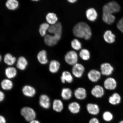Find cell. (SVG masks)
Wrapping results in <instances>:
<instances>
[{"mask_svg": "<svg viewBox=\"0 0 123 123\" xmlns=\"http://www.w3.org/2000/svg\"><path fill=\"white\" fill-rule=\"evenodd\" d=\"M74 35L77 37L89 40L91 37L92 32L89 26L86 23L80 22L78 23L73 29Z\"/></svg>", "mask_w": 123, "mask_h": 123, "instance_id": "obj_1", "label": "cell"}, {"mask_svg": "<svg viewBox=\"0 0 123 123\" xmlns=\"http://www.w3.org/2000/svg\"><path fill=\"white\" fill-rule=\"evenodd\" d=\"M21 113L26 120L29 122L35 119L36 118V113L33 109L30 107H23L21 110Z\"/></svg>", "mask_w": 123, "mask_h": 123, "instance_id": "obj_2", "label": "cell"}, {"mask_svg": "<svg viewBox=\"0 0 123 123\" xmlns=\"http://www.w3.org/2000/svg\"><path fill=\"white\" fill-rule=\"evenodd\" d=\"M78 57L77 54L74 50L67 52L64 56L66 62L69 65L74 66L78 63Z\"/></svg>", "mask_w": 123, "mask_h": 123, "instance_id": "obj_3", "label": "cell"}, {"mask_svg": "<svg viewBox=\"0 0 123 123\" xmlns=\"http://www.w3.org/2000/svg\"><path fill=\"white\" fill-rule=\"evenodd\" d=\"M120 9V7L117 3L115 1H112L104 6L103 11L110 12L113 14L119 12Z\"/></svg>", "mask_w": 123, "mask_h": 123, "instance_id": "obj_4", "label": "cell"}, {"mask_svg": "<svg viewBox=\"0 0 123 123\" xmlns=\"http://www.w3.org/2000/svg\"><path fill=\"white\" fill-rule=\"evenodd\" d=\"M85 70L84 66L78 63L73 66L72 70V74L76 78H80L83 74Z\"/></svg>", "mask_w": 123, "mask_h": 123, "instance_id": "obj_5", "label": "cell"}, {"mask_svg": "<svg viewBox=\"0 0 123 123\" xmlns=\"http://www.w3.org/2000/svg\"><path fill=\"white\" fill-rule=\"evenodd\" d=\"M62 29V26L61 23L58 22L50 26L48 29V31L55 36L61 37Z\"/></svg>", "mask_w": 123, "mask_h": 123, "instance_id": "obj_6", "label": "cell"}, {"mask_svg": "<svg viewBox=\"0 0 123 123\" xmlns=\"http://www.w3.org/2000/svg\"><path fill=\"white\" fill-rule=\"evenodd\" d=\"M87 77L90 81L96 82L101 78V73L99 71L96 69H92L87 73Z\"/></svg>", "mask_w": 123, "mask_h": 123, "instance_id": "obj_7", "label": "cell"}, {"mask_svg": "<svg viewBox=\"0 0 123 123\" xmlns=\"http://www.w3.org/2000/svg\"><path fill=\"white\" fill-rule=\"evenodd\" d=\"M61 38L53 35H48L44 37V41L47 45L52 46L56 45Z\"/></svg>", "mask_w": 123, "mask_h": 123, "instance_id": "obj_8", "label": "cell"}, {"mask_svg": "<svg viewBox=\"0 0 123 123\" xmlns=\"http://www.w3.org/2000/svg\"><path fill=\"white\" fill-rule=\"evenodd\" d=\"M100 70L101 74L104 76H108L112 74L114 68L110 63H105L101 64Z\"/></svg>", "mask_w": 123, "mask_h": 123, "instance_id": "obj_9", "label": "cell"}, {"mask_svg": "<svg viewBox=\"0 0 123 123\" xmlns=\"http://www.w3.org/2000/svg\"><path fill=\"white\" fill-rule=\"evenodd\" d=\"M74 95L77 99L79 100H84L86 99L87 96L86 90L84 87H78L74 91Z\"/></svg>", "mask_w": 123, "mask_h": 123, "instance_id": "obj_10", "label": "cell"}, {"mask_svg": "<svg viewBox=\"0 0 123 123\" xmlns=\"http://www.w3.org/2000/svg\"><path fill=\"white\" fill-rule=\"evenodd\" d=\"M91 93L92 96L95 97L100 98L104 96V91L103 88L101 86L97 85L92 89Z\"/></svg>", "mask_w": 123, "mask_h": 123, "instance_id": "obj_11", "label": "cell"}, {"mask_svg": "<svg viewBox=\"0 0 123 123\" xmlns=\"http://www.w3.org/2000/svg\"><path fill=\"white\" fill-rule=\"evenodd\" d=\"M117 82L113 78H109L106 79L104 82L105 88L107 90H113L116 88Z\"/></svg>", "mask_w": 123, "mask_h": 123, "instance_id": "obj_12", "label": "cell"}, {"mask_svg": "<svg viewBox=\"0 0 123 123\" xmlns=\"http://www.w3.org/2000/svg\"><path fill=\"white\" fill-rule=\"evenodd\" d=\"M87 112L90 115H96L99 114L100 112L99 108L97 104L93 103H89L86 106Z\"/></svg>", "mask_w": 123, "mask_h": 123, "instance_id": "obj_13", "label": "cell"}, {"mask_svg": "<svg viewBox=\"0 0 123 123\" xmlns=\"http://www.w3.org/2000/svg\"><path fill=\"white\" fill-rule=\"evenodd\" d=\"M39 102L40 105L44 109H48L50 107V98L47 95L43 94L41 95L39 98Z\"/></svg>", "mask_w": 123, "mask_h": 123, "instance_id": "obj_14", "label": "cell"}, {"mask_svg": "<svg viewBox=\"0 0 123 123\" xmlns=\"http://www.w3.org/2000/svg\"><path fill=\"white\" fill-rule=\"evenodd\" d=\"M61 80L62 83L63 84H65L66 82L71 83L73 80V75L70 72L65 71L63 72L62 74Z\"/></svg>", "mask_w": 123, "mask_h": 123, "instance_id": "obj_15", "label": "cell"}, {"mask_svg": "<svg viewBox=\"0 0 123 123\" xmlns=\"http://www.w3.org/2000/svg\"><path fill=\"white\" fill-rule=\"evenodd\" d=\"M103 20L108 24H111L114 22L115 17L112 13L106 11H103Z\"/></svg>", "mask_w": 123, "mask_h": 123, "instance_id": "obj_16", "label": "cell"}, {"mask_svg": "<svg viewBox=\"0 0 123 123\" xmlns=\"http://www.w3.org/2000/svg\"><path fill=\"white\" fill-rule=\"evenodd\" d=\"M68 109L69 111L73 114H77L80 111L81 106L77 102L74 101L68 105Z\"/></svg>", "mask_w": 123, "mask_h": 123, "instance_id": "obj_17", "label": "cell"}, {"mask_svg": "<svg viewBox=\"0 0 123 123\" xmlns=\"http://www.w3.org/2000/svg\"><path fill=\"white\" fill-rule=\"evenodd\" d=\"M86 15L87 19L91 21H94L96 20L98 16L97 12L93 8H89L86 11Z\"/></svg>", "mask_w": 123, "mask_h": 123, "instance_id": "obj_18", "label": "cell"}, {"mask_svg": "<svg viewBox=\"0 0 123 123\" xmlns=\"http://www.w3.org/2000/svg\"><path fill=\"white\" fill-rule=\"evenodd\" d=\"M61 64L58 61L53 60L50 61L49 65V71L52 73H57L60 68Z\"/></svg>", "mask_w": 123, "mask_h": 123, "instance_id": "obj_19", "label": "cell"}, {"mask_svg": "<svg viewBox=\"0 0 123 123\" xmlns=\"http://www.w3.org/2000/svg\"><path fill=\"white\" fill-rule=\"evenodd\" d=\"M64 108V104L61 100L57 99L54 100L53 104V108L55 111L60 113L62 111Z\"/></svg>", "mask_w": 123, "mask_h": 123, "instance_id": "obj_20", "label": "cell"}, {"mask_svg": "<svg viewBox=\"0 0 123 123\" xmlns=\"http://www.w3.org/2000/svg\"><path fill=\"white\" fill-rule=\"evenodd\" d=\"M22 92L25 96L29 97H32L36 93V90L33 87L28 85L25 86L23 87Z\"/></svg>", "mask_w": 123, "mask_h": 123, "instance_id": "obj_21", "label": "cell"}, {"mask_svg": "<svg viewBox=\"0 0 123 123\" xmlns=\"http://www.w3.org/2000/svg\"><path fill=\"white\" fill-rule=\"evenodd\" d=\"M73 96V92L70 89L66 87L62 89L61 91V96L62 99L64 100H68L70 99Z\"/></svg>", "mask_w": 123, "mask_h": 123, "instance_id": "obj_22", "label": "cell"}, {"mask_svg": "<svg viewBox=\"0 0 123 123\" xmlns=\"http://www.w3.org/2000/svg\"><path fill=\"white\" fill-rule=\"evenodd\" d=\"M47 52L45 50L41 51L38 53L37 56L38 60L41 64H46L48 62Z\"/></svg>", "mask_w": 123, "mask_h": 123, "instance_id": "obj_23", "label": "cell"}, {"mask_svg": "<svg viewBox=\"0 0 123 123\" xmlns=\"http://www.w3.org/2000/svg\"><path fill=\"white\" fill-rule=\"evenodd\" d=\"M115 35L110 30L107 31L105 32L104 35L105 41L109 43H112L114 42L115 40Z\"/></svg>", "mask_w": 123, "mask_h": 123, "instance_id": "obj_24", "label": "cell"}, {"mask_svg": "<svg viewBox=\"0 0 123 123\" xmlns=\"http://www.w3.org/2000/svg\"><path fill=\"white\" fill-rule=\"evenodd\" d=\"M28 64L26 59L23 56L20 57L18 58L17 62V67L21 70H24L26 69Z\"/></svg>", "mask_w": 123, "mask_h": 123, "instance_id": "obj_25", "label": "cell"}, {"mask_svg": "<svg viewBox=\"0 0 123 123\" xmlns=\"http://www.w3.org/2000/svg\"><path fill=\"white\" fill-rule=\"evenodd\" d=\"M121 98L120 95L117 93H114L109 99V103L112 105H117L120 103Z\"/></svg>", "mask_w": 123, "mask_h": 123, "instance_id": "obj_26", "label": "cell"}, {"mask_svg": "<svg viewBox=\"0 0 123 123\" xmlns=\"http://www.w3.org/2000/svg\"><path fill=\"white\" fill-rule=\"evenodd\" d=\"M46 19L49 24L53 25L57 23L58 18L55 13H50L46 15Z\"/></svg>", "mask_w": 123, "mask_h": 123, "instance_id": "obj_27", "label": "cell"}, {"mask_svg": "<svg viewBox=\"0 0 123 123\" xmlns=\"http://www.w3.org/2000/svg\"><path fill=\"white\" fill-rule=\"evenodd\" d=\"M6 76L9 79H12L16 76L17 71L16 69L13 67H9L6 69L5 71Z\"/></svg>", "mask_w": 123, "mask_h": 123, "instance_id": "obj_28", "label": "cell"}, {"mask_svg": "<svg viewBox=\"0 0 123 123\" xmlns=\"http://www.w3.org/2000/svg\"><path fill=\"white\" fill-rule=\"evenodd\" d=\"M6 6L9 10H14L18 7L19 3L17 0H7Z\"/></svg>", "mask_w": 123, "mask_h": 123, "instance_id": "obj_29", "label": "cell"}, {"mask_svg": "<svg viewBox=\"0 0 123 123\" xmlns=\"http://www.w3.org/2000/svg\"><path fill=\"white\" fill-rule=\"evenodd\" d=\"M16 60V58L12 56L10 54H6L4 56V62L8 65L11 66L13 65L15 62Z\"/></svg>", "mask_w": 123, "mask_h": 123, "instance_id": "obj_30", "label": "cell"}, {"mask_svg": "<svg viewBox=\"0 0 123 123\" xmlns=\"http://www.w3.org/2000/svg\"><path fill=\"white\" fill-rule=\"evenodd\" d=\"M1 86L2 88L5 90H10L13 87V83L10 80L7 79L1 81Z\"/></svg>", "mask_w": 123, "mask_h": 123, "instance_id": "obj_31", "label": "cell"}, {"mask_svg": "<svg viewBox=\"0 0 123 123\" xmlns=\"http://www.w3.org/2000/svg\"><path fill=\"white\" fill-rule=\"evenodd\" d=\"M79 55L80 57L83 60L87 61L90 59V51L86 49L81 50L80 52Z\"/></svg>", "mask_w": 123, "mask_h": 123, "instance_id": "obj_32", "label": "cell"}, {"mask_svg": "<svg viewBox=\"0 0 123 123\" xmlns=\"http://www.w3.org/2000/svg\"><path fill=\"white\" fill-rule=\"evenodd\" d=\"M50 26L49 24L47 23H44L41 25L39 29L40 34L41 36H45L47 30L49 27Z\"/></svg>", "mask_w": 123, "mask_h": 123, "instance_id": "obj_33", "label": "cell"}, {"mask_svg": "<svg viewBox=\"0 0 123 123\" xmlns=\"http://www.w3.org/2000/svg\"><path fill=\"white\" fill-rule=\"evenodd\" d=\"M71 46L72 48L76 50H80L82 48L81 43L78 39H74L72 41Z\"/></svg>", "mask_w": 123, "mask_h": 123, "instance_id": "obj_34", "label": "cell"}, {"mask_svg": "<svg viewBox=\"0 0 123 123\" xmlns=\"http://www.w3.org/2000/svg\"><path fill=\"white\" fill-rule=\"evenodd\" d=\"M103 118L105 121L107 122H110L113 119V115L112 113L108 111H105L103 115Z\"/></svg>", "mask_w": 123, "mask_h": 123, "instance_id": "obj_35", "label": "cell"}, {"mask_svg": "<svg viewBox=\"0 0 123 123\" xmlns=\"http://www.w3.org/2000/svg\"><path fill=\"white\" fill-rule=\"evenodd\" d=\"M117 26L119 30L123 33V17L119 21Z\"/></svg>", "mask_w": 123, "mask_h": 123, "instance_id": "obj_36", "label": "cell"}, {"mask_svg": "<svg viewBox=\"0 0 123 123\" xmlns=\"http://www.w3.org/2000/svg\"><path fill=\"white\" fill-rule=\"evenodd\" d=\"M89 123H100V122L98 118L93 117L90 120Z\"/></svg>", "mask_w": 123, "mask_h": 123, "instance_id": "obj_37", "label": "cell"}, {"mask_svg": "<svg viewBox=\"0 0 123 123\" xmlns=\"http://www.w3.org/2000/svg\"><path fill=\"white\" fill-rule=\"evenodd\" d=\"M5 98V95L3 92L0 90V102L4 100Z\"/></svg>", "mask_w": 123, "mask_h": 123, "instance_id": "obj_38", "label": "cell"}, {"mask_svg": "<svg viewBox=\"0 0 123 123\" xmlns=\"http://www.w3.org/2000/svg\"><path fill=\"white\" fill-rule=\"evenodd\" d=\"M0 123H6L5 118L1 115H0Z\"/></svg>", "mask_w": 123, "mask_h": 123, "instance_id": "obj_39", "label": "cell"}, {"mask_svg": "<svg viewBox=\"0 0 123 123\" xmlns=\"http://www.w3.org/2000/svg\"><path fill=\"white\" fill-rule=\"evenodd\" d=\"M30 122V123H40L39 121L35 119L31 121Z\"/></svg>", "mask_w": 123, "mask_h": 123, "instance_id": "obj_40", "label": "cell"}, {"mask_svg": "<svg viewBox=\"0 0 123 123\" xmlns=\"http://www.w3.org/2000/svg\"><path fill=\"white\" fill-rule=\"evenodd\" d=\"M67 0L69 2L73 3L76 2L77 0Z\"/></svg>", "mask_w": 123, "mask_h": 123, "instance_id": "obj_41", "label": "cell"}, {"mask_svg": "<svg viewBox=\"0 0 123 123\" xmlns=\"http://www.w3.org/2000/svg\"><path fill=\"white\" fill-rule=\"evenodd\" d=\"M1 60V55H0V62Z\"/></svg>", "mask_w": 123, "mask_h": 123, "instance_id": "obj_42", "label": "cell"}, {"mask_svg": "<svg viewBox=\"0 0 123 123\" xmlns=\"http://www.w3.org/2000/svg\"><path fill=\"white\" fill-rule=\"evenodd\" d=\"M31 0L33 1H37L39 0Z\"/></svg>", "mask_w": 123, "mask_h": 123, "instance_id": "obj_43", "label": "cell"}, {"mask_svg": "<svg viewBox=\"0 0 123 123\" xmlns=\"http://www.w3.org/2000/svg\"><path fill=\"white\" fill-rule=\"evenodd\" d=\"M119 123H123V120L121 121Z\"/></svg>", "mask_w": 123, "mask_h": 123, "instance_id": "obj_44", "label": "cell"}]
</instances>
